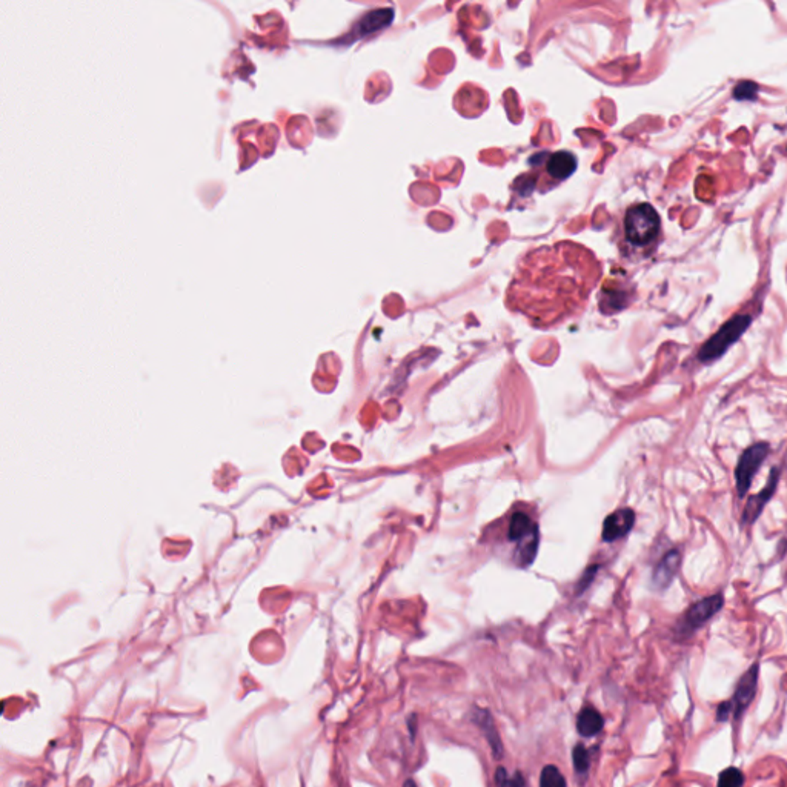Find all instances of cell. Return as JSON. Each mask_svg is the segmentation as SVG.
<instances>
[{"label": "cell", "mask_w": 787, "mask_h": 787, "mask_svg": "<svg viewBox=\"0 0 787 787\" xmlns=\"http://www.w3.org/2000/svg\"><path fill=\"white\" fill-rule=\"evenodd\" d=\"M577 168L575 157L570 153L560 151L549 157L548 160V173L550 177L557 178V180H564L568 178Z\"/></svg>", "instance_id": "cell-13"}, {"label": "cell", "mask_w": 787, "mask_h": 787, "mask_svg": "<svg viewBox=\"0 0 787 787\" xmlns=\"http://www.w3.org/2000/svg\"><path fill=\"white\" fill-rule=\"evenodd\" d=\"M744 775L740 769L727 768L718 777V787H743Z\"/></svg>", "instance_id": "cell-16"}, {"label": "cell", "mask_w": 787, "mask_h": 787, "mask_svg": "<svg viewBox=\"0 0 787 787\" xmlns=\"http://www.w3.org/2000/svg\"><path fill=\"white\" fill-rule=\"evenodd\" d=\"M729 713H734V706H732V701H725V703H721L717 709V720L718 721H725Z\"/></svg>", "instance_id": "cell-19"}, {"label": "cell", "mask_w": 787, "mask_h": 787, "mask_svg": "<svg viewBox=\"0 0 787 787\" xmlns=\"http://www.w3.org/2000/svg\"><path fill=\"white\" fill-rule=\"evenodd\" d=\"M604 718L595 707L586 706L577 717V731L584 738H592L603 731Z\"/></svg>", "instance_id": "cell-12"}, {"label": "cell", "mask_w": 787, "mask_h": 787, "mask_svg": "<svg viewBox=\"0 0 787 787\" xmlns=\"http://www.w3.org/2000/svg\"><path fill=\"white\" fill-rule=\"evenodd\" d=\"M679 566H682V554L677 549H670L669 552L661 558L654 570L652 582L657 589H666L678 575Z\"/></svg>", "instance_id": "cell-9"}, {"label": "cell", "mask_w": 787, "mask_h": 787, "mask_svg": "<svg viewBox=\"0 0 787 787\" xmlns=\"http://www.w3.org/2000/svg\"><path fill=\"white\" fill-rule=\"evenodd\" d=\"M758 92V85L749 81H743L736 85L734 90V97L736 100H755Z\"/></svg>", "instance_id": "cell-18"}, {"label": "cell", "mask_w": 787, "mask_h": 787, "mask_svg": "<svg viewBox=\"0 0 787 787\" xmlns=\"http://www.w3.org/2000/svg\"><path fill=\"white\" fill-rule=\"evenodd\" d=\"M472 721L475 722V725L482 729L486 740H488L489 747L492 749V755L496 760H502L503 758V743L502 738H500V734L497 731V726H496V721H493L492 715L489 711L486 709H478L475 707L474 712H472Z\"/></svg>", "instance_id": "cell-10"}, {"label": "cell", "mask_w": 787, "mask_h": 787, "mask_svg": "<svg viewBox=\"0 0 787 787\" xmlns=\"http://www.w3.org/2000/svg\"><path fill=\"white\" fill-rule=\"evenodd\" d=\"M602 268L583 245L560 242L529 251L507 288L506 302L535 326H554L588 303Z\"/></svg>", "instance_id": "cell-1"}, {"label": "cell", "mask_w": 787, "mask_h": 787, "mask_svg": "<svg viewBox=\"0 0 787 787\" xmlns=\"http://www.w3.org/2000/svg\"><path fill=\"white\" fill-rule=\"evenodd\" d=\"M540 787H568L566 778L554 764L545 765L540 775Z\"/></svg>", "instance_id": "cell-14"}, {"label": "cell", "mask_w": 787, "mask_h": 787, "mask_svg": "<svg viewBox=\"0 0 787 787\" xmlns=\"http://www.w3.org/2000/svg\"><path fill=\"white\" fill-rule=\"evenodd\" d=\"M505 541L514 545L512 561L526 566L532 561L539 546V525L527 511H512L505 517Z\"/></svg>", "instance_id": "cell-2"}, {"label": "cell", "mask_w": 787, "mask_h": 787, "mask_svg": "<svg viewBox=\"0 0 787 787\" xmlns=\"http://www.w3.org/2000/svg\"><path fill=\"white\" fill-rule=\"evenodd\" d=\"M722 606H725V597H722L721 593H715V595H709L698 600V602L693 603L684 613V617L682 620L683 631L684 632L697 631L698 627L706 625L713 615H717L722 609Z\"/></svg>", "instance_id": "cell-6"}, {"label": "cell", "mask_w": 787, "mask_h": 787, "mask_svg": "<svg viewBox=\"0 0 787 787\" xmlns=\"http://www.w3.org/2000/svg\"><path fill=\"white\" fill-rule=\"evenodd\" d=\"M660 231V217L649 203L634 205L625 217L626 237L635 245H646L652 242Z\"/></svg>", "instance_id": "cell-4"}, {"label": "cell", "mask_w": 787, "mask_h": 787, "mask_svg": "<svg viewBox=\"0 0 787 787\" xmlns=\"http://www.w3.org/2000/svg\"><path fill=\"white\" fill-rule=\"evenodd\" d=\"M750 323H752V317L746 316V314L734 316L700 348L698 360L701 363H712L721 359L727 353L729 348L743 337V334L747 331Z\"/></svg>", "instance_id": "cell-3"}, {"label": "cell", "mask_w": 787, "mask_h": 787, "mask_svg": "<svg viewBox=\"0 0 787 787\" xmlns=\"http://www.w3.org/2000/svg\"><path fill=\"white\" fill-rule=\"evenodd\" d=\"M770 446L765 441H758L746 448L741 452L738 463L735 468V488L736 493L740 498L747 496V492L752 486V482L758 471L763 466V463L769 457Z\"/></svg>", "instance_id": "cell-5"}, {"label": "cell", "mask_w": 787, "mask_h": 787, "mask_svg": "<svg viewBox=\"0 0 787 787\" xmlns=\"http://www.w3.org/2000/svg\"><path fill=\"white\" fill-rule=\"evenodd\" d=\"M496 781L498 787H525V778L520 772H515V775L509 777L505 768H498L496 772Z\"/></svg>", "instance_id": "cell-17"}, {"label": "cell", "mask_w": 787, "mask_h": 787, "mask_svg": "<svg viewBox=\"0 0 787 787\" xmlns=\"http://www.w3.org/2000/svg\"><path fill=\"white\" fill-rule=\"evenodd\" d=\"M756 683H758V664H754L746 674H744L738 684H736L735 695L731 700L734 706V715L735 718L741 717V713L747 709L749 704L752 703L756 693Z\"/></svg>", "instance_id": "cell-8"}, {"label": "cell", "mask_w": 787, "mask_h": 787, "mask_svg": "<svg viewBox=\"0 0 787 787\" xmlns=\"http://www.w3.org/2000/svg\"><path fill=\"white\" fill-rule=\"evenodd\" d=\"M779 477H781V471H779L778 466H772L768 478V484H765L760 492L755 493V496H750L747 498V503L744 506V511L741 515V526H752L755 521L760 518L765 505H768L770 502V498L774 497L779 483Z\"/></svg>", "instance_id": "cell-7"}, {"label": "cell", "mask_w": 787, "mask_h": 787, "mask_svg": "<svg viewBox=\"0 0 787 787\" xmlns=\"http://www.w3.org/2000/svg\"><path fill=\"white\" fill-rule=\"evenodd\" d=\"M572 763H574L577 774H584V772H588L591 765V754L589 750L584 747V744H577L574 750H572Z\"/></svg>", "instance_id": "cell-15"}, {"label": "cell", "mask_w": 787, "mask_h": 787, "mask_svg": "<svg viewBox=\"0 0 787 787\" xmlns=\"http://www.w3.org/2000/svg\"><path fill=\"white\" fill-rule=\"evenodd\" d=\"M634 523H635V514L632 509L625 507V509L615 511L604 521L603 539L606 541L618 540L631 531L634 527Z\"/></svg>", "instance_id": "cell-11"}]
</instances>
